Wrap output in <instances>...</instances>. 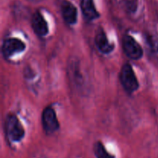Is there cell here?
Instances as JSON below:
<instances>
[{
	"mask_svg": "<svg viewBox=\"0 0 158 158\" xmlns=\"http://www.w3.org/2000/svg\"><path fill=\"white\" fill-rule=\"evenodd\" d=\"M26 49V45L16 38L6 39L2 44V53L5 57L9 58L16 53L23 52Z\"/></svg>",
	"mask_w": 158,
	"mask_h": 158,
	"instance_id": "cell-5",
	"label": "cell"
},
{
	"mask_svg": "<svg viewBox=\"0 0 158 158\" xmlns=\"http://www.w3.org/2000/svg\"><path fill=\"white\" fill-rule=\"evenodd\" d=\"M81 9L85 19L88 21H92L100 16V14L96 9L93 0H82Z\"/></svg>",
	"mask_w": 158,
	"mask_h": 158,
	"instance_id": "cell-9",
	"label": "cell"
},
{
	"mask_svg": "<svg viewBox=\"0 0 158 158\" xmlns=\"http://www.w3.org/2000/svg\"><path fill=\"white\" fill-rule=\"evenodd\" d=\"M123 49L125 54L132 60H139L143 56V49L139 43L129 35L123 39Z\"/></svg>",
	"mask_w": 158,
	"mask_h": 158,
	"instance_id": "cell-3",
	"label": "cell"
},
{
	"mask_svg": "<svg viewBox=\"0 0 158 158\" xmlns=\"http://www.w3.org/2000/svg\"><path fill=\"white\" fill-rule=\"evenodd\" d=\"M42 121L43 129L49 134L56 131L60 127L55 111L51 107H46L44 110L42 116Z\"/></svg>",
	"mask_w": 158,
	"mask_h": 158,
	"instance_id": "cell-4",
	"label": "cell"
},
{
	"mask_svg": "<svg viewBox=\"0 0 158 158\" xmlns=\"http://www.w3.org/2000/svg\"><path fill=\"white\" fill-rule=\"evenodd\" d=\"M32 27L40 36H45L49 32V28L45 19L40 12H35L32 17Z\"/></svg>",
	"mask_w": 158,
	"mask_h": 158,
	"instance_id": "cell-6",
	"label": "cell"
},
{
	"mask_svg": "<svg viewBox=\"0 0 158 158\" xmlns=\"http://www.w3.org/2000/svg\"><path fill=\"white\" fill-rule=\"evenodd\" d=\"M120 82L122 86L128 93H133L139 87V83L132 66L130 64L123 65L120 72Z\"/></svg>",
	"mask_w": 158,
	"mask_h": 158,
	"instance_id": "cell-2",
	"label": "cell"
},
{
	"mask_svg": "<svg viewBox=\"0 0 158 158\" xmlns=\"http://www.w3.org/2000/svg\"><path fill=\"white\" fill-rule=\"evenodd\" d=\"M94 151L97 158H115L114 155L110 154L106 151L103 143L100 141L97 142L94 144Z\"/></svg>",
	"mask_w": 158,
	"mask_h": 158,
	"instance_id": "cell-10",
	"label": "cell"
},
{
	"mask_svg": "<svg viewBox=\"0 0 158 158\" xmlns=\"http://www.w3.org/2000/svg\"><path fill=\"white\" fill-rule=\"evenodd\" d=\"M6 133L11 141L19 142L24 137V128L16 116L14 114H11L6 117Z\"/></svg>",
	"mask_w": 158,
	"mask_h": 158,
	"instance_id": "cell-1",
	"label": "cell"
},
{
	"mask_svg": "<svg viewBox=\"0 0 158 158\" xmlns=\"http://www.w3.org/2000/svg\"><path fill=\"white\" fill-rule=\"evenodd\" d=\"M62 15L65 22L69 25H73L77 23V8L69 1L63 2L61 5Z\"/></svg>",
	"mask_w": 158,
	"mask_h": 158,
	"instance_id": "cell-7",
	"label": "cell"
},
{
	"mask_svg": "<svg viewBox=\"0 0 158 158\" xmlns=\"http://www.w3.org/2000/svg\"><path fill=\"white\" fill-rule=\"evenodd\" d=\"M95 43L99 50L103 53L108 54L112 52L113 49H114V44L110 43L106 33L101 29L98 30L97 35H96Z\"/></svg>",
	"mask_w": 158,
	"mask_h": 158,
	"instance_id": "cell-8",
	"label": "cell"
},
{
	"mask_svg": "<svg viewBox=\"0 0 158 158\" xmlns=\"http://www.w3.org/2000/svg\"><path fill=\"white\" fill-rule=\"evenodd\" d=\"M123 2H124L125 7L129 12H135L137 7V0H123Z\"/></svg>",
	"mask_w": 158,
	"mask_h": 158,
	"instance_id": "cell-11",
	"label": "cell"
}]
</instances>
